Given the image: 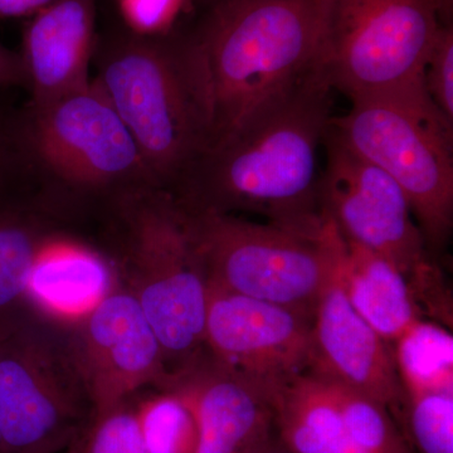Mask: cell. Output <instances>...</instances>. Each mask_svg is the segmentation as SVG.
<instances>
[{
    "label": "cell",
    "mask_w": 453,
    "mask_h": 453,
    "mask_svg": "<svg viewBox=\"0 0 453 453\" xmlns=\"http://www.w3.org/2000/svg\"><path fill=\"white\" fill-rule=\"evenodd\" d=\"M0 136H3V133H2V130H0Z\"/></svg>",
    "instance_id": "obj_34"
},
{
    "label": "cell",
    "mask_w": 453,
    "mask_h": 453,
    "mask_svg": "<svg viewBox=\"0 0 453 453\" xmlns=\"http://www.w3.org/2000/svg\"><path fill=\"white\" fill-rule=\"evenodd\" d=\"M113 201L124 237V286L142 306L175 377L207 354V275L189 214L160 188H139Z\"/></svg>",
    "instance_id": "obj_4"
},
{
    "label": "cell",
    "mask_w": 453,
    "mask_h": 453,
    "mask_svg": "<svg viewBox=\"0 0 453 453\" xmlns=\"http://www.w3.org/2000/svg\"><path fill=\"white\" fill-rule=\"evenodd\" d=\"M188 0H119L124 25L144 35H164L174 23Z\"/></svg>",
    "instance_id": "obj_26"
},
{
    "label": "cell",
    "mask_w": 453,
    "mask_h": 453,
    "mask_svg": "<svg viewBox=\"0 0 453 453\" xmlns=\"http://www.w3.org/2000/svg\"><path fill=\"white\" fill-rule=\"evenodd\" d=\"M332 91L315 68L234 138L205 151L172 195L188 211H244L320 231L319 150L333 119Z\"/></svg>",
    "instance_id": "obj_1"
},
{
    "label": "cell",
    "mask_w": 453,
    "mask_h": 453,
    "mask_svg": "<svg viewBox=\"0 0 453 453\" xmlns=\"http://www.w3.org/2000/svg\"><path fill=\"white\" fill-rule=\"evenodd\" d=\"M311 338L309 372L387 408L403 402L405 392L392 345L350 305L338 275L316 305Z\"/></svg>",
    "instance_id": "obj_13"
},
{
    "label": "cell",
    "mask_w": 453,
    "mask_h": 453,
    "mask_svg": "<svg viewBox=\"0 0 453 453\" xmlns=\"http://www.w3.org/2000/svg\"><path fill=\"white\" fill-rule=\"evenodd\" d=\"M333 384V383H332ZM347 436L365 453H408L386 405L333 384Z\"/></svg>",
    "instance_id": "obj_22"
},
{
    "label": "cell",
    "mask_w": 453,
    "mask_h": 453,
    "mask_svg": "<svg viewBox=\"0 0 453 453\" xmlns=\"http://www.w3.org/2000/svg\"><path fill=\"white\" fill-rule=\"evenodd\" d=\"M95 0H53L35 14L19 53L31 106L43 105L88 85L94 58Z\"/></svg>",
    "instance_id": "obj_15"
},
{
    "label": "cell",
    "mask_w": 453,
    "mask_h": 453,
    "mask_svg": "<svg viewBox=\"0 0 453 453\" xmlns=\"http://www.w3.org/2000/svg\"><path fill=\"white\" fill-rule=\"evenodd\" d=\"M440 26L434 0H329L318 67L350 101H431L423 71Z\"/></svg>",
    "instance_id": "obj_6"
},
{
    "label": "cell",
    "mask_w": 453,
    "mask_h": 453,
    "mask_svg": "<svg viewBox=\"0 0 453 453\" xmlns=\"http://www.w3.org/2000/svg\"><path fill=\"white\" fill-rule=\"evenodd\" d=\"M166 388L183 393L195 410L196 453H261L273 443V393L217 365L208 354L172 378Z\"/></svg>",
    "instance_id": "obj_14"
},
{
    "label": "cell",
    "mask_w": 453,
    "mask_h": 453,
    "mask_svg": "<svg viewBox=\"0 0 453 453\" xmlns=\"http://www.w3.org/2000/svg\"><path fill=\"white\" fill-rule=\"evenodd\" d=\"M203 3H204L205 7H208V5L214 4V3L220 2V0H202Z\"/></svg>",
    "instance_id": "obj_32"
},
{
    "label": "cell",
    "mask_w": 453,
    "mask_h": 453,
    "mask_svg": "<svg viewBox=\"0 0 453 453\" xmlns=\"http://www.w3.org/2000/svg\"><path fill=\"white\" fill-rule=\"evenodd\" d=\"M94 57V81L129 130L155 186L174 192L208 146L186 31L144 35L124 26L98 42Z\"/></svg>",
    "instance_id": "obj_3"
},
{
    "label": "cell",
    "mask_w": 453,
    "mask_h": 453,
    "mask_svg": "<svg viewBox=\"0 0 453 453\" xmlns=\"http://www.w3.org/2000/svg\"><path fill=\"white\" fill-rule=\"evenodd\" d=\"M25 148L57 183L113 198L155 187L129 130L94 80L43 105L31 106Z\"/></svg>",
    "instance_id": "obj_9"
},
{
    "label": "cell",
    "mask_w": 453,
    "mask_h": 453,
    "mask_svg": "<svg viewBox=\"0 0 453 453\" xmlns=\"http://www.w3.org/2000/svg\"><path fill=\"white\" fill-rule=\"evenodd\" d=\"M273 405L280 440L291 453H319L344 434L335 388L311 372L277 389Z\"/></svg>",
    "instance_id": "obj_18"
},
{
    "label": "cell",
    "mask_w": 453,
    "mask_h": 453,
    "mask_svg": "<svg viewBox=\"0 0 453 453\" xmlns=\"http://www.w3.org/2000/svg\"><path fill=\"white\" fill-rule=\"evenodd\" d=\"M53 0H0V18L35 16Z\"/></svg>",
    "instance_id": "obj_28"
},
{
    "label": "cell",
    "mask_w": 453,
    "mask_h": 453,
    "mask_svg": "<svg viewBox=\"0 0 453 453\" xmlns=\"http://www.w3.org/2000/svg\"><path fill=\"white\" fill-rule=\"evenodd\" d=\"M320 178L321 210L347 242L388 259L412 288L434 273L428 249L402 188L384 170L327 130Z\"/></svg>",
    "instance_id": "obj_10"
},
{
    "label": "cell",
    "mask_w": 453,
    "mask_h": 453,
    "mask_svg": "<svg viewBox=\"0 0 453 453\" xmlns=\"http://www.w3.org/2000/svg\"><path fill=\"white\" fill-rule=\"evenodd\" d=\"M329 0H220L186 31L207 122L225 144L318 68Z\"/></svg>",
    "instance_id": "obj_2"
},
{
    "label": "cell",
    "mask_w": 453,
    "mask_h": 453,
    "mask_svg": "<svg viewBox=\"0 0 453 453\" xmlns=\"http://www.w3.org/2000/svg\"><path fill=\"white\" fill-rule=\"evenodd\" d=\"M148 453H196L198 422L192 404L175 388L159 389L136 404Z\"/></svg>",
    "instance_id": "obj_21"
},
{
    "label": "cell",
    "mask_w": 453,
    "mask_h": 453,
    "mask_svg": "<svg viewBox=\"0 0 453 453\" xmlns=\"http://www.w3.org/2000/svg\"><path fill=\"white\" fill-rule=\"evenodd\" d=\"M68 453H148L140 431L136 405L129 399L92 413Z\"/></svg>",
    "instance_id": "obj_23"
},
{
    "label": "cell",
    "mask_w": 453,
    "mask_h": 453,
    "mask_svg": "<svg viewBox=\"0 0 453 453\" xmlns=\"http://www.w3.org/2000/svg\"><path fill=\"white\" fill-rule=\"evenodd\" d=\"M67 334L94 412L130 399L144 387L168 386L159 340L122 283Z\"/></svg>",
    "instance_id": "obj_12"
},
{
    "label": "cell",
    "mask_w": 453,
    "mask_h": 453,
    "mask_svg": "<svg viewBox=\"0 0 453 453\" xmlns=\"http://www.w3.org/2000/svg\"><path fill=\"white\" fill-rule=\"evenodd\" d=\"M410 427L421 453H453V393L410 396Z\"/></svg>",
    "instance_id": "obj_24"
},
{
    "label": "cell",
    "mask_w": 453,
    "mask_h": 453,
    "mask_svg": "<svg viewBox=\"0 0 453 453\" xmlns=\"http://www.w3.org/2000/svg\"><path fill=\"white\" fill-rule=\"evenodd\" d=\"M186 211L210 288L312 318L344 244L326 214L323 228L312 234L234 214Z\"/></svg>",
    "instance_id": "obj_5"
},
{
    "label": "cell",
    "mask_w": 453,
    "mask_h": 453,
    "mask_svg": "<svg viewBox=\"0 0 453 453\" xmlns=\"http://www.w3.org/2000/svg\"><path fill=\"white\" fill-rule=\"evenodd\" d=\"M330 129L403 190L427 249L449 242L453 226V125L429 101H351Z\"/></svg>",
    "instance_id": "obj_7"
},
{
    "label": "cell",
    "mask_w": 453,
    "mask_h": 453,
    "mask_svg": "<svg viewBox=\"0 0 453 453\" xmlns=\"http://www.w3.org/2000/svg\"><path fill=\"white\" fill-rule=\"evenodd\" d=\"M438 20L442 26H453V0H434Z\"/></svg>",
    "instance_id": "obj_29"
},
{
    "label": "cell",
    "mask_w": 453,
    "mask_h": 453,
    "mask_svg": "<svg viewBox=\"0 0 453 453\" xmlns=\"http://www.w3.org/2000/svg\"><path fill=\"white\" fill-rule=\"evenodd\" d=\"M92 413L65 330L32 315L0 339L3 453L65 451Z\"/></svg>",
    "instance_id": "obj_8"
},
{
    "label": "cell",
    "mask_w": 453,
    "mask_h": 453,
    "mask_svg": "<svg viewBox=\"0 0 453 453\" xmlns=\"http://www.w3.org/2000/svg\"><path fill=\"white\" fill-rule=\"evenodd\" d=\"M9 153L7 145H5L4 135L0 136V179L4 174L9 165Z\"/></svg>",
    "instance_id": "obj_30"
},
{
    "label": "cell",
    "mask_w": 453,
    "mask_h": 453,
    "mask_svg": "<svg viewBox=\"0 0 453 453\" xmlns=\"http://www.w3.org/2000/svg\"><path fill=\"white\" fill-rule=\"evenodd\" d=\"M26 85V73L19 53L0 44V88Z\"/></svg>",
    "instance_id": "obj_27"
},
{
    "label": "cell",
    "mask_w": 453,
    "mask_h": 453,
    "mask_svg": "<svg viewBox=\"0 0 453 453\" xmlns=\"http://www.w3.org/2000/svg\"><path fill=\"white\" fill-rule=\"evenodd\" d=\"M52 234L35 214L0 207V339L31 318L27 283L38 253Z\"/></svg>",
    "instance_id": "obj_19"
},
{
    "label": "cell",
    "mask_w": 453,
    "mask_h": 453,
    "mask_svg": "<svg viewBox=\"0 0 453 453\" xmlns=\"http://www.w3.org/2000/svg\"><path fill=\"white\" fill-rule=\"evenodd\" d=\"M0 453H3V449H2V436H0Z\"/></svg>",
    "instance_id": "obj_33"
},
{
    "label": "cell",
    "mask_w": 453,
    "mask_h": 453,
    "mask_svg": "<svg viewBox=\"0 0 453 453\" xmlns=\"http://www.w3.org/2000/svg\"><path fill=\"white\" fill-rule=\"evenodd\" d=\"M423 80L432 104L453 125V26H440L426 61Z\"/></svg>",
    "instance_id": "obj_25"
},
{
    "label": "cell",
    "mask_w": 453,
    "mask_h": 453,
    "mask_svg": "<svg viewBox=\"0 0 453 453\" xmlns=\"http://www.w3.org/2000/svg\"><path fill=\"white\" fill-rule=\"evenodd\" d=\"M261 453H291L285 449V447H276L273 443H271L267 449H265Z\"/></svg>",
    "instance_id": "obj_31"
},
{
    "label": "cell",
    "mask_w": 453,
    "mask_h": 453,
    "mask_svg": "<svg viewBox=\"0 0 453 453\" xmlns=\"http://www.w3.org/2000/svg\"><path fill=\"white\" fill-rule=\"evenodd\" d=\"M336 275L350 305L387 342L421 320L412 286L383 256L344 240Z\"/></svg>",
    "instance_id": "obj_17"
},
{
    "label": "cell",
    "mask_w": 453,
    "mask_h": 453,
    "mask_svg": "<svg viewBox=\"0 0 453 453\" xmlns=\"http://www.w3.org/2000/svg\"><path fill=\"white\" fill-rule=\"evenodd\" d=\"M312 318L208 286L205 351L217 365L270 390L311 365Z\"/></svg>",
    "instance_id": "obj_11"
},
{
    "label": "cell",
    "mask_w": 453,
    "mask_h": 453,
    "mask_svg": "<svg viewBox=\"0 0 453 453\" xmlns=\"http://www.w3.org/2000/svg\"><path fill=\"white\" fill-rule=\"evenodd\" d=\"M120 281L118 267L103 253L53 234L33 264L27 303L33 316L68 332Z\"/></svg>",
    "instance_id": "obj_16"
},
{
    "label": "cell",
    "mask_w": 453,
    "mask_h": 453,
    "mask_svg": "<svg viewBox=\"0 0 453 453\" xmlns=\"http://www.w3.org/2000/svg\"><path fill=\"white\" fill-rule=\"evenodd\" d=\"M396 366L405 395L452 392V336L419 320L395 342Z\"/></svg>",
    "instance_id": "obj_20"
}]
</instances>
